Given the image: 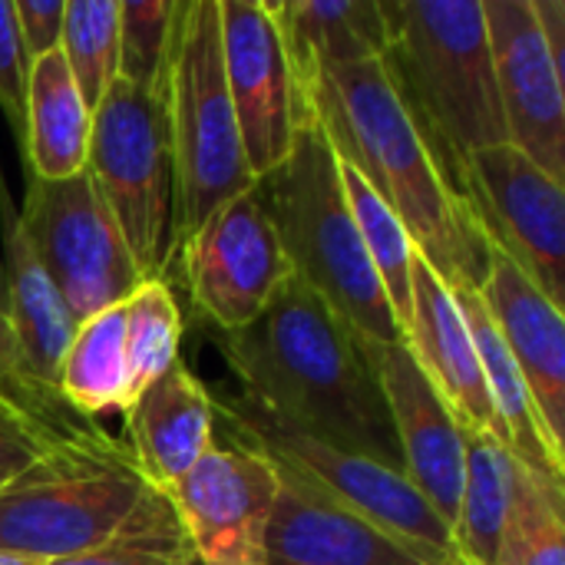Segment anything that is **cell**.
Returning <instances> with one entry per match:
<instances>
[{"label":"cell","mask_w":565,"mask_h":565,"mask_svg":"<svg viewBox=\"0 0 565 565\" xmlns=\"http://www.w3.org/2000/svg\"><path fill=\"white\" fill-rule=\"evenodd\" d=\"M215 348L255 411L404 473L361 344L295 271L248 328L215 331Z\"/></svg>","instance_id":"1"},{"label":"cell","mask_w":565,"mask_h":565,"mask_svg":"<svg viewBox=\"0 0 565 565\" xmlns=\"http://www.w3.org/2000/svg\"><path fill=\"white\" fill-rule=\"evenodd\" d=\"M301 96L334 156L391 205L420 258L450 288H480L490 242L437 166L387 63L318 70Z\"/></svg>","instance_id":"2"},{"label":"cell","mask_w":565,"mask_h":565,"mask_svg":"<svg viewBox=\"0 0 565 565\" xmlns=\"http://www.w3.org/2000/svg\"><path fill=\"white\" fill-rule=\"evenodd\" d=\"M384 63L457 192L470 152L510 142L480 0H381Z\"/></svg>","instance_id":"3"},{"label":"cell","mask_w":565,"mask_h":565,"mask_svg":"<svg viewBox=\"0 0 565 565\" xmlns=\"http://www.w3.org/2000/svg\"><path fill=\"white\" fill-rule=\"evenodd\" d=\"M258 185L291 271L361 348L401 344L404 331L348 212L341 166L324 132L305 126L288 159Z\"/></svg>","instance_id":"4"},{"label":"cell","mask_w":565,"mask_h":565,"mask_svg":"<svg viewBox=\"0 0 565 565\" xmlns=\"http://www.w3.org/2000/svg\"><path fill=\"white\" fill-rule=\"evenodd\" d=\"M166 122L175 185V252L228 199L255 185L225 83L218 0H179L166 76Z\"/></svg>","instance_id":"5"},{"label":"cell","mask_w":565,"mask_h":565,"mask_svg":"<svg viewBox=\"0 0 565 565\" xmlns=\"http://www.w3.org/2000/svg\"><path fill=\"white\" fill-rule=\"evenodd\" d=\"M149 490L132 450L96 430L60 444L0 487V553L33 565L103 543Z\"/></svg>","instance_id":"6"},{"label":"cell","mask_w":565,"mask_h":565,"mask_svg":"<svg viewBox=\"0 0 565 565\" xmlns=\"http://www.w3.org/2000/svg\"><path fill=\"white\" fill-rule=\"evenodd\" d=\"M86 175L146 281H166L175 255V185L166 103L122 79L93 109Z\"/></svg>","instance_id":"7"},{"label":"cell","mask_w":565,"mask_h":565,"mask_svg":"<svg viewBox=\"0 0 565 565\" xmlns=\"http://www.w3.org/2000/svg\"><path fill=\"white\" fill-rule=\"evenodd\" d=\"M212 414L228 427V434L242 447L305 477L321 493L354 510L358 516L371 520L384 533L430 556L460 565L450 526L427 507V500L411 487V480L401 470H391L381 460L331 447L305 430L285 427L265 417L262 411H255L245 397H212Z\"/></svg>","instance_id":"8"},{"label":"cell","mask_w":565,"mask_h":565,"mask_svg":"<svg viewBox=\"0 0 565 565\" xmlns=\"http://www.w3.org/2000/svg\"><path fill=\"white\" fill-rule=\"evenodd\" d=\"M17 218L76 324L122 305L146 281L86 172L63 182L30 179Z\"/></svg>","instance_id":"9"},{"label":"cell","mask_w":565,"mask_h":565,"mask_svg":"<svg viewBox=\"0 0 565 565\" xmlns=\"http://www.w3.org/2000/svg\"><path fill=\"white\" fill-rule=\"evenodd\" d=\"M457 195L467 202L483 238L523 268L540 291L565 301V195L516 146L500 142L463 159Z\"/></svg>","instance_id":"10"},{"label":"cell","mask_w":565,"mask_h":565,"mask_svg":"<svg viewBox=\"0 0 565 565\" xmlns=\"http://www.w3.org/2000/svg\"><path fill=\"white\" fill-rule=\"evenodd\" d=\"M179 252L189 298L215 331L248 328L291 275L258 182L218 205Z\"/></svg>","instance_id":"11"},{"label":"cell","mask_w":565,"mask_h":565,"mask_svg":"<svg viewBox=\"0 0 565 565\" xmlns=\"http://www.w3.org/2000/svg\"><path fill=\"white\" fill-rule=\"evenodd\" d=\"M218 13L225 83L245 166L258 182L288 159L298 132L311 126V116L288 63L271 3L218 0Z\"/></svg>","instance_id":"12"},{"label":"cell","mask_w":565,"mask_h":565,"mask_svg":"<svg viewBox=\"0 0 565 565\" xmlns=\"http://www.w3.org/2000/svg\"><path fill=\"white\" fill-rule=\"evenodd\" d=\"M202 565H265V533L278 497V467L235 444L209 454L169 490Z\"/></svg>","instance_id":"13"},{"label":"cell","mask_w":565,"mask_h":565,"mask_svg":"<svg viewBox=\"0 0 565 565\" xmlns=\"http://www.w3.org/2000/svg\"><path fill=\"white\" fill-rule=\"evenodd\" d=\"M497 96L510 146L565 185V76L553 63L530 0H487Z\"/></svg>","instance_id":"14"},{"label":"cell","mask_w":565,"mask_h":565,"mask_svg":"<svg viewBox=\"0 0 565 565\" xmlns=\"http://www.w3.org/2000/svg\"><path fill=\"white\" fill-rule=\"evenodd\" d=\"M361 351L381 384L404 477L454 533L467 477V430L417 367L404 341Z\"/></svg>","instance_id":"15"},{"label":"cell","mask_w":565,"mask_h":565,"mask_svg":"<svg viewBox=\"0 0 565 565\" xmlns=\"http://www.w3.org/2000/svg\"><path fill=\"white\" fill-rule=\"evenodd\" d=\"M278 467V463H275ZM265 565H454L430 556L278 467V497L265 533Z\"/></svg>","instance_id":"16"},{"label":"cell","mask_w":565,"mask_h":565,"mask_svg":"<svg viewBox=\"0 0 565 565\" xmlns=\"http://www.w3.org/2000/svg\"><path fill=\"white\" fill-rule=\"evenodd\" d=\"M507 351L513 354L536 414L565 457V315L540 285L490 245L487 275L477 288Z\"/></svg>","instance_id":"17"},{"label":"cell","mask_w":565,"mask_h":565,"mask_svg":"<svg viewBox=\"0 0 565 565\" xmlns=\"http://www.w3.org/2000/svg\"><path fill=\"white\" fill-rule=\"evenodd\" d=\"M404 344L427 381L437 387L457 424L470 434H490L503 447V427L493 411L470 324L450 291V285L424 262L414 265L411 321Z\"/></svg>","instance_id":"18"},{"label":"cell","mask_w":565,"mask_h":565,"mask_svg":"<svg viewBox=\"0 0 565 565\" xmlns=\"http://www.w3.org/2000/svg\"><path fill=\"white\" fill-rule=\"evenodd\" d=\"M126 447L149 487L169 493L215 444L209 387L175 361L126 411Z\"/></svg>","instance_id":"19"},{"label":"cell","mask_w":565,"mask_h":565,"mask_svg":"<svg viewBox=\"0 0 565 565\" xmlns=\"http://www.w3.org/2000/svg\"><path fill=\"white\" fill-rule=\"evenodd\" d=\"M0 218H3V315L10 324V334L17 341V351L26 364V371L53 394L60 361L73 341L76 321L70 308L63 305L60 291L46 278L40 258L33 255V245L26 232L20 228V218L10 215L3 179H0Z\"/></svg>","instance_id":"20"},{"label":"cell","mask_w":565,"mask_h":565,"mask_svg":"<svg viewBox=\"0 0 565 565\" xmlns=\"http://www.w3.org/2000/svg\"><path fill=\"white\" fill-rule=\"evenodd\" d=\"M467 324H470V334H473V348H477V358H480V371H483V381H487V391H490V401H493V411L500 417V427H503V447L507 454L526 467L530 473L536 477H546V480H556L565 483V457L553 447L540 414H536V404H533V394L513 361V354L507 351L483 298L477 288L470 285H457L450 288Z\"/></svg>","instance_id":"21"},{"label":"cell","mask_w":565,"mask_h":565,"mask_svg":"<svg viewBox=\"0 0 565 565\" xmlns=\"http://www.w3.org/2000/svg\"><path fill=\"white\" fill-rule=\"evenodd\" d=\"M271 13L301 93L318 70L384 60L387 53L381 0H281L271 3Z\"/></svg>","instance_id":"22"},{"label":"cell","mask_w":565,"mask_h":565,"mask_svg":"<svg viewBox=\"0 0 565 565\" xmlns=\"http://www.w3.org/2000/svg\"><path fill=\"white\" fill-rule=\"evenodd\" d=\"M93 113L86 109L63 53L30 63L23 109V156L30 179L63 182L86 172Z\"/></svg>","instance_id":"23"},{"label":"cell","mask_w":565,"mask_h":565,"mask_svg":"<svg viewBox=\"0 0 565 565\" xmlns=\"http://www.w3.org/2000/svg\"><path fill=\"white\" fill-rule=\"evenodd\" d=\"M56 391L63 404L86 420L129 407L122 305L76 324L73 341L60 361Z\"/></svg>","instance_id":"24"},{"label":"cell","mask_w":565,"mask_h":565,"mask_svg":"<svg viewBox=\"0 0 565 565\" xmlns=\"http://www.w3.org/2000/svg\"><path fill=\"white\" fill-rule=\"evenodd\" d=\"M516 460L490 434L467 430V477L454 550L460 565H497L500 540L510 516Z\"/></svg>","instance_id":"25"},{"label":"cell","mask_w":565,"mask_h":565,"mask_svg":"<svg viewBox=\"0 0 565 565\" xmlns=\"http://www.w3.org/2000/svg\"><path fill=\"white\" fill-rule=\"evenodd\" d=\"M50 565H202L169 493L149 487L93 550Z\"/></svg>","instance_id":"26"},{"label":"cell","mask_w":565,"mask_h":565,"mask_svg":"<svg viewBox=\"0 0 565 565\" xmlns=\"http://www.w3.org/2000/svg\"><path fill=\"white\" fill-rule=\"evenodd\" d=\"M341 166V189H344V202L348 212L358 225V235L364 242V252L377 271V281L394 308V318L401 324V331L411 321V291H414V265L420 258L417 245L411 242L407 228L401 225V218L391 212V205L351 169L338 159Z\"/></svg>","instance_id":"27"},{"label":"cell","mask_w":565,"mask_h":565,"mask_svg":"<svg viewBox=\"0 0 565 565\" xmlns=\"http://www.w3.org/2000/svg\"><path fill=\"white\" fill-rule=\"evenodd\" d=\"M497 565H565V483L516 463Z\"/></svg>","instance_id":"28"},{"label":"cell","mask_w":565,"mask_h":565,"mask_svg":"<svg viewBox=\"0 0 565 565\" xmlns=\"http://www.w3.org/2000/svg\"><path fill=\"white\" fill-rule=\"evenodd\" d=\"M60 53L93 113L119 79V0H66Z\"/></svg>","instance_id":"29"},{"label":"cell","mask_w":565,"mask_h":565,"mask_svg":"<svg viewBox=\"0 0 565 565\" xmlns=\"http://www.w3.org/2000/svg\"><path fill=\"white\" fill-rule=\"evenodd\" d=\"M126 374L129 404L179 361L182 315L166 281H142L126 301Z\"/></svg>","instance_id":"30"},{"label":"cell","mask_w":565,"mask_h":565,"mask_svg":"<svg viewBox=\"0 0 565 565\" xmlns=\"http://www.w3.org/2000/svg\"><path fill=\"white\" fill-rule=\"evenodd\" d=\"M179 0H119V79L166 96Z\"/></svg>","instance_id":"31"},{"label":"cell","mask_w":565,"mask_h":565,"mask_svg":"<svg viewBox=\"0 0 565 565\" xmlns=\"http://www.w3.org/2000/svg\"><path fill=\"white\" fill-rule=\"evenodd\" d=\"M0 401L7 407L20 411L23 417H30L33 424H40L43 430L56 434L60 440H83V437H93L96 430H103L93 420L73 414L60 394L46 391L26 371L3 311H0Z\"/></svg>","instance_id":"32"},{"label":"cell","mask_w":565,"mask_h":565,"mask_svg":"<svg viewBox=\"0 0 565 565\" xmlns=\"http://www.w3.org/2000/svg\"><path fill=\"white\" fill-rule=\"evenodd\" d=\"M26 79H30V60L20 40L13 0H0V109L20 142H23Z\"/></svg>","instance_id":"33"},{"label":"cell","mask_w":565,"mask_h":565,"mask_svg":"<svg viewBox=\"0 0 565 565\" xmlns=\"http://www.w3.org/2000/svg\"><path fill=\"white\" fill-rule=\"evenodd\" d=\"M60 444H70V440H60L56 434L43 430L40 424H33L30 417H23L20 411L0 401V467L20 470Z\"/></svg>","instance_id":"34"},{"label":"cell","mask_w":565,"mask_h":565,"mask_svg":"<svg viewBox=\"0 0 565 565\" xmlns=\"http://www.w3.org/2000/svg\"><path fill=\"white\" fill-rule=\"evenodd\" d=\"M13 13L30 63L60 50L66 0H13Z\"/></svg>","instance_id":"35"},{"label":"cell","mask_w":565,"mask_h":565,"mask_svg":"<svg viewBox=\"0 0 565 565\" xmlns=\"http://www.w3.org/2000/svg\"><path fill=\"white\" fill-rule=\"evenodd\" d=\"M530 3H533L540 33L546 40V50L565 76V3L563 0H530Z\"/></svg>","instance_id":"36"},{"label":"cell","mask_w":565,"mask_h":565,"mask_svg":"<svg viewBox=\"0 0 565 565\" xmlns=\"http://www.w3.org/2000/svg\"><path fill=\"white\" fill-rule=\"evenodd\" d=\"M0 565H33V563H26V559H20V556H7V553H0Z\"/></svg>","instance_id":"37"},{"label":"cell","mask_w":565,"mask_h":565,"mask_svg":"<svg viewBox=\"0 0 565 565\" xmlns=\"http://www.w3.org/2000/svg\"><path fill=\"white\" fill-rule=\"evenodd\" d=\"M20 470H23V467H20ZM13 473H17V470H10V467H0V487H3V483L13 477Z\"/></svg>","instance_id":"38"},{"label":"cell","mask_w":565,"mask_h":565,"mask_svg":"<svg viewBox=\"0 0 565 565\" xmlns=\"http://www.w3.org/2000/svg\"><path fill=\"white\" fill-rule=\"evenodd\" d=\"M0 311H3V262H0Z\"/></svg>","instance_id":"39"}]
</instances>
